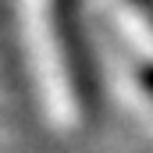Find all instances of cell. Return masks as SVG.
I'll return each mask as SVG.
<instances>
[{
    "instance_id": "1",
    "label": "cell",
    "mask_w": 153,
    "mask_h": 153,
    "mask_svg": "<svg viewBox=\"0 0 153 153\" xmlns=\"http://www.w3.org/2000/svg\"><path fill=\"white\" fill-rule=\"evenodd\" d=\"M121 14H132L135 32H153V0H114Z\"/></svg>"
}]
</instances>
